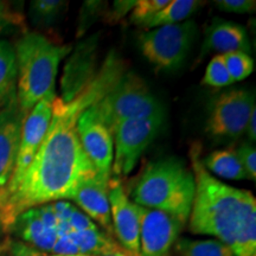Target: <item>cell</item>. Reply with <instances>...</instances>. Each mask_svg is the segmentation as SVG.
I'll use <instances>...</instances> for the list:
<instances>
[{
	"instance_id": "obj_1",
	"label": "cell",
	"mask_w": 256,
	"mask_h": 256,
	"mask_svg": "<svg viewBox=\"0 0 256 256\" xmlns=\"http://www.w3.org/2000/svg\"><path fill=\"white\" fill-rule=\"evenodd\" d=\"M124 68L108 55L94 76L69 100L55 98L48 130L23 177L12 188L0 190V226L14 228L25 211L74 197L83 182L98 174L83 151L78 122L84 110L110 92Z\"/></svg>"
},
{
	"instance_id": "obj_2",
	"label": "cell",
	"mask_w": 256,
	"mask_h": 256,
	"mask_svg": "<svg viewBox=\"0 0 256 256\" xmlns=\"http://www.w3.org/2000/svg\"><path fill=\"white\" fill-rule=\"evenodd\" d=\"M194 197L188 216V230L232 246L240 216L250 191L232 188L214 177L200 159V145L190 147Z\"/></svg>"
},
{
	"instance_id": "obj_3",
	"label": "cell",
	"mask_w": 256,
	"mask_h": 256,
	"mask_svg": "<svg viewBox=\"0 0 256 256\" xmlns=\"http://www.w3.org/2000/svg\"><path fill=\"white\" fill-rule=\"evenodd\" d=\"M194 197V178L182 160L162 158L147 164L134 185L130 200L188 223Z\"/></svg>"
},
{
	"instance_id": "obj_4",
	"label": "cell",
	"mask_w": 256,
	"mask_h": 256,
	"mask_svg": "<svg viewBox=\"0 0 256 256\" xmlns=\"http://www.w3.org/2000/svg\"><path fill=\"white\" fill-rule=\"evenodd\" d=\"M17 58V101L22 112L32 108L55 90V80L60 60L72 50L56 44L37 32L25 34L14 46Z\"/></svg>"
},
{
	"instance_id": "obj_5",
	"label": "cell",
	"mask_w": 256,
	"mask_h": 256,
	"mask_svg": "<svg viewBox=\"0 0 256 256\" xmlns=\"http://www.w3.org/2000/svg\"><path fill=\"white\" fill-rule=\"evenodd\" d=\"M90 108L110 133L124 121L165 116L162 104L134 72H124L110 92Z\"/></svg>"
},
{
	"instance_id": "obj_6",
	"label": "cell",
	"mask_w": 256,
	"mask_h": 256,
	"mask_svg": "<svg viewBox=\"0 0 256 256\" xmlns=\"http://www.w3.org/2000/svg\"><path fill=\"white\" fill-rule=\"evenodd\" d=\"M197 34V24L194 20L165 25L140 34V49L156 69L174 70L185 62Z\"/></svg>"
},
{
	"instance_id": "obj_7",
	"label": "cell",
	"mask_w": 256,
	"mask_h": 256,
	"mask_svg": "<svg viewBox=\"0 0 256 256\" xmlns=\"http://www.w3.org/2000/svg\"><path fill=\"white\" fill-rule=\"evenodd\" d=\"M165 116L124 121L112 130L114 142V159L112 174L114 177L130 174L140 156L158 136Z\"/></svg>"
},
{
	"instance_id": "obj_8",
	"label": "cell",
	"mask_w": 256,
	"mask_h": 256,
	"mask_svg": "<svg viewBox=\"0 0 256 256\" xmlns=\"http://www.w3.org/2000/svg\"><path fill=\"white\" fill-rule=\"evenodd\" d=\"M252 110L254 94L247 89L224 92L214 102L206 122V132L211 136L238 139L247 130Z\"/></svg>"
},
{
	"instance_id": "obj_9",
	"label": "cell",
	"mask_w": 256,
	"mask_h": 256,
	"mask_svg": "<svg viewBox=\"0 0 256 256\" xmlns=\"http://www.w3.org/2000/svg\"><path fill=\"white\" fill-rule=\"evenodd\" d=\"M55 98V90L49 92L25 115L23 127H22L20 146H19L14 174L4 188H12L18 184L30 166L34 156H36L38 147L49 127L51 115H52V102Z\"/></svg>"
},
{
	"instance_id": "obj_10",
	"label": "cell",
	"mask_w": 256,
	"mask_h": 256,
	"mask_svg": "<svg viewBox=\"0 0 256 256\" xmlns=\"http://www.w3.org/2000/svg\"><path fill=\"white\" fill-rule=\"evenodd\" d=\"M140 256H170L185 222L162 211L139 206Z\"/></svg>"
},
{
	"instance_id": "obj_11",
	"label": "cell",
	"mask_w": 256,
	"mask_h": 256,
	"mask_svg": "<svg viewBox=\"0 0 256 256\" xmlns=\"http://www.w3.org/2000/svg\"><path fill=\"white\" fill-rule=\"evenodd\" d=\"M113 232L118 242L133 256H140V215L139 206L130 200L119 178L113 177L108 183Z\"/></svg>"
},
{
	"instance_id": "obj_12",
	"label": "cell",
	"mask_w": 256,
	"mask_h": 256,
	"mask_svg": "<svg viewBox=\"0 0 256 256\" xmlns=\"http://www.w3.org/2000/svg\"><path fill=\"white\" fill-rule=\"evenodd\" d=\"M78 132L82 148L98 174L110 180L114 159L113 136L89 107L80 116Z\"/></svg>"
},
{
	"instance_id": "obj_13",
	"label": "cell",
	"mask_w": 256,
	"mask_h": 256,
	"mask_svg": "<svg viewBox=\"0 0 256 256\" xmlns=\"http://www.w3.org/2000/svg\"><path fill=\"white\" fill-rule=\"evenodd\" d=\"M25 115L19 108L16 92L0 110V190L8 185L14 174Z\"/></svg>"
},
{
	"instance_id": "obj_14",
	"label": "cell",
	"mask_w": 256,
	"mask_h": 256,
	"mask_svg": "<svg viewBox=\"0 0 256 256\" xmlns=\"http://www.w3.org/2000/svg\"><path fill=\"white\" fill-rule=\"evenodd\" d=\"M108 183L110 180L96 174L80 185L72 200L92 222L100 224L106 232L113 235Z\"/></svg>"
},
{
	"instance_id": "obj_15",
	"label": "cell",
	"mask_w": 256,
	"mask_h": 256,
	"mask_svg": "<svg viewBox=\"0 0 256 256\" xmlns=\"http://www.w3.org/2000/svg\"><path fill=\"white\" fill-rule=\"evenodd\" d=\"M209 51H217L220 52V55L236 51L248 54L250 51V42L247 31L241 25L232 22H215L208 28L202 55Z\"/></svg>"
},
{
	"instance_id": "obj_16",
	"label": "cell",
	"mask_w": 256,
	"mask_h": 256,
	"mask_svg": "<svg viewBox=\"0 0 256 256\" xmlns=\"http://www.w3.org/2000/svg\"><path fill=\"white\" fill-rule=\"evenodd\" d=\"M14 228L17 229L22 238L38 252L50 254L57 240V232L48 228L40 220L37 208L22 214L16 220Z\"/></svg>"
},
{
	"instance_id": "obj_17",
	"label": "cell",
	"mask_w": 256,
	"mask_h": 256,
	"mask_svg": "<svg viewBox=\"0 0 256 256\" xmlns=\"http://www.w3.org/2000/svg\"><path fill=\"white\" fill-rule=\"evenodd\" d=\"M230 247L235 256H256V200L252 194L243 204Z\"/></svg>"
},
{
	"instance_id": "obj_18",
	"label": "cell",
	"mask_w": 256,
	"mask_h": 256,
	"mask_svg": "<svg viewBox=\"0 0 256 256\" xmlns=\"http://www.w3.org/2000/svg\"><path fill=\"white\" fill-rule=\"evenodd\" d=\"M69 236L78 247L80 254L133 256L116 240L113 238V236L107 232H102L98 229L83 232H70Z\"/></svg>"
},
{
	"instance_id": "obj_19",
	"label": "cell",
	"mask_w": 256,
	"mask_h": 256,
	"mask_svg": "<svg viewBox=\"0 0 256 256\" xmlns=\"http://www.w3.org/2000/svg\"><path fill=\"white\" fill-rule=\"evenodd\" d=\"M202 162H203L204 168L211 174H216L220 178L229 179V180L249 179V176L238 158V152L234 148L220 150V151L210 153Z\"/></svg>"
},
{
	"instance_id": "obj_20",
	"label": "cell",
	"mask_w": 256,
	"mask_h": 256,
	"mask_svg": "<svg viewBox=\"0 0 256 256\" xmlns=\"http://www.w3.org/2000/svg\"><path fill=\"white\" fill-rule=\"evenodd\" d=\"M203 2L197 0H170V2L164 8L160 10L158 14L146 19L139 26L147 30L156 28L165 25L178 24L182 22L188 20L198 8L203 6Z\"/></svg>"
},
{
	"instance_id": "obj_21",
	"label": "cell",
	"mask_w": 256,
	"mask_h": 256,
	"mask_svg": "<svg viewBox=\"0 0 256 256\" xmlns=\"http://www.w3.org/2000/svg\"><path fill=\"white\" fill-rule=\"evenodd\" d=\"M17 58L14 46L0 40V104H4L16 92Z\"/></svg>"
},
{
	"instance_id": "obj_22",
	"label": "cell",
	"mask_w": 256,
	"mask_h": 256,
	"mask_svg": "<svg viewBox=\"0 0 256 256\" xmlns=\"http://www.w3.org/2000/svg\"><path fill=\"white\" fill-rule=\"evenodd\" d=\"M176 249L182 256H235L230 246L215 238H178Z\"/></svg>"
},
{
	"instance_id": "obj_23",
	"label": "cell",
	"mask_w": 256,
	"mask_h": 256,
	"mask_svg": "<svg viewBox=\"0 0 256 256\" xmlns=\"http://www.w3.org/2000/svg\"><path fill=\"white\" fill-rule=\"evenodd\" d=\"M66 5L68 2L62 0H34L31 2L28 14L34 25L46 28L55 23Z\"/></svg>"
},
{
	"instance_id": "obj_24",
	"label": "cell",
	"mask_w": 256,
	"mask_h": 256,
	"mask_svg": "<svg viewBox=\"0 0 256 256\" xmlns=\"http://www.w3.org/2000/svg\"><path fill=\"white\" fill-rule=\"evenodd\" d=\"M222 56L230 78L234 82L247 78L254 70V60L248 54L236 51V52L224 54Z\"/></svg>"
},
{
	"instance_id": "obj_25",
	"label": "cell",
	"mask_w": 256,
	"mask_h": 256,
	"mask_svg": "<svg viewBox=\"0 0 256 256\" xmlns=\"http://www.w3.org/2000/svg\"><path fill=\"white\" fill-rule=\"evenodd\" d=\"M202 83L209 87H226L234 83L232 78H230L228 69H226V63H224L223 56L222 55H216L214 56L208 64L206 75H204Z\"/></svg>"
},
{
	"instance_id": "obj_26",
	"label": "cell",
	"mask_w": 256,
	"mask_h": 256,
	"mask_svg": "<svg viewBox=\"0 0 256 256\" xmlns=\"http://www.w3.org/2000/svg\"><path fill=\"white\" fill-rule=\"evenodd\" d=\"M170 2V0H138L130 14V22L140 25L146 19L158 14Z\"/></svg>"
},
{
	"instance_id": "obj_27",
	"label": "cell",
	"mask_w": 256,
	"mask_h": 256,
	"mask_svg": "<svg viewBox=\"0 0 256 256\" xmlns=\"http://www.w3.org/2000/svg\"><path fill=\"white\" fill-rule=\"evenodd\" d=\"M14 26H24V17L12 8L11 2L0 0V34Z\"/></svg>"
},
{
	"instance_id": "obj_28",
	"label": "cell",
	"mask_w": 256,
	"mask_h": 256,
	"mask_svg": "<svg viewBox=\"0 0 256 256\" xmlns=\"http://www.w3.org/2000/svg\"><path fill=\"white\" fill-rule=\"evenodd\" d=\"M217 8L229 14H252L256 8L255 0H216Z\"/></svg>"
},
{
	"instance_id": "obj_29",
	"label": "cell",
	"mask_w": 256,
	"mask_h": 256,
	"mask_svg": "<svg viewBox=\"0 0 256 256\" xmlns=\"http://www.w3.org/2000/svg\"><path fill=\"white\" fill-rule=\"evenodd\" d=\"M240 160H241L243 168L249 176V179H256V150L252 144L246 142L236 150Z\"/></svg>"
},
{
	"instance_id": "obj_30",
	"label": "cell",
	"mask_w": 256,
	"mask_h": 256,
	"mask_svg": "<svg viewBox=\"0 0 256 256\" xmlns=\"http://www.w3.org/2000/svg\"><path fill=\"white\" fill-rule=\"evenodd\" d=\"M68 223H69L72 232H89V230L98 229V224L92 222V220L89 218L86 214H83L82 211L78 210L76 208L75 210L72 211Z\"/></svg>"
},
{
	"instance_id": "obj_31",
	"label": "cell",
	"mask_w": 256,
	"mask_h": 256,
	"mask_svg": "<svg viewBox=\"0 0 256 256\" xmlns=\"http://www.w3.org/2000/svg\"><path fill=\"white\" fill-rule=\"evenodd\" d=\"M80 254L78 247L72 240L70 238L69 234L68 235H58L57 240L54 244L52 250H51L50 255H60V256H69V255H78Z\"/></svg>"
},
{
	"instance_id": "obj_32",
	"label": "cell",
	"mask_w": 256,
	"mask_h": 256,
	"mask_svg": "<svg viewBox=\"0 0 256 256\" xmlns=\"http://www.w3.org/2000/svg\"><path fill=\"white\" fill-rule=\"evenodd\" d=\"M11 256H42V252L22 242H14L10 247Z\"/></svg>"
},
{
	"instance_id": "obj_33",
	"label": "cell",
	"mask_w": 256,
	"mask_h": 256,
	"mask_svg": "<svg viewBox=\"0 0 256 256\" xmlns=\"http://www.w3.org/2000/svg\"><path fill=\"white\" fill-rule=\"evenodd\" d=\"M136 4V2H115L114 11L110 14V17L113 18L114 22H116L118 19H120L124 14H127L128 10L133 8Z\"/></svg>"
},
{
	"instance_id": "obj_34",
	"label": "cell",
	"mask_w": 256,
	"mask_h": 256,
	"mask_svg": "<svg viewBox=\"0 0 256 256\" xmlns=\"http://www.w3.org/2000/svg\"><path fill=\"white\" fill-rule=\"evenodd\" d=\"M256 108L255 110H252V114H250V118H249V121H248V124H247V130H246V132L248 133V138L249 140H252V142H255L256 140Z\"/></svg>"
},
{
	"instance_id": "obj_35",
	"label": "cell",
	"mask_w": 256,
	"mask_h": 256,
	"mask_svg": "<svg viewBox=\"0 0 256 256\" xmlns=\"http://www.w3.org/2000/svg\"><path fill=\"white\" fill-rule=\"evenodd\" d=\"M42 256H60V255H50V254H44V252H42ZM69 256H102V255H84V254H78V255H69ZM107 256H120V255H107Z\"/></svg>"
}]
</instances>
